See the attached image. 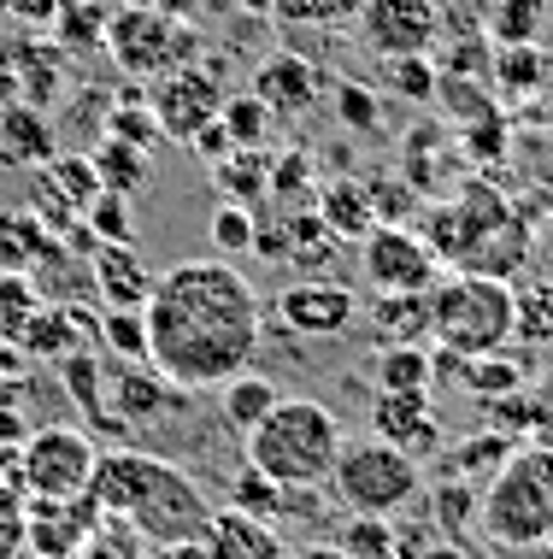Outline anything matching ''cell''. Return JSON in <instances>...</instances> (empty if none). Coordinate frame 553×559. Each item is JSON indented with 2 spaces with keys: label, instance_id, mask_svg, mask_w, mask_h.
Segmentation results:
<instances>
[{
  "label": "cell",
  "instance_id": "obj_1",
  "mask_svg": "<svg viewBox=\"0 0 553 559\" xmlns=\"http://www.w3.org/2000/svg\"><path fill=\"white\" fill-rule=\"evenodd\" d=\"M147 319V366L183 395H206L230 377L253 371L265 336V307L253 283L230 260H183L154 277L142 307Z\"/></svg>",
  "mask_w": 553,
  "mask_h": 559
},
{
  "label": "cell",
  "instance_id": "obj_2",
  "mask_svg": "<svg viewBox=\"0 0 553 559\" xmlns=\"http://www.w3.org/2000/svg\"><path fill=\"white\" fill-rule=\"evenodd\" d=\"M88 501L100 507V519H130V531L147 536L154 548H177V542H201L213 501L201 495L183 465L159 460L142 448H112L95 460V483H88Z\"/></svg>",
  "mask_w": 553,
  "mask_h": 559
},
{
  "label": "cell",
  "instance_id": "obj_3",
  "mask_svg": "<svg viewBox=\"0 0 553 559\" xmlns=\"http://www.w3.org/2000/svg\"><path fill=\"white\" fill-rule=\"evenodd\" d=\"M341 418L312 395H282L272 413L242 436V453L260 477L282 489H330V472L341 460Z\"/></svg>",
  "mask_w": 553,
  "mask_h": 559
},
{
  "label": "cell",
  "instance_id": "obj_4",
  "mask_svg": "<svg viewBox=\"0 0 553 559\" xmlns=\"http://www.w3.org/2000/svg\"><path fill=\"white\" fill-rule=\"evenodd\" d=\"M477 531L495 548L536 554L553 542V448L518 442L477 495Z\"/></svg>",
  "mask_w": 553,
  "mask_h": 559
},
{
  "label": "cell",
  "instance_id": "obj_5",
  "mask_svg": "<svg viewBox=\"0 0 553 559\" xmlns=\"http://www.w3.org/2000/svg\"><path fill=\"white\" fill-rule=\"evenodd\" d=\"M518 336V289L501 277H477V271H442L430 289V342L436 354L477 359L501 354Z\"/></svg>",
  "mask_w": 553,
  "mask_h": 559
},
{
  "label": "cell",
  "instance_id": "obj_6",
  "mask_svg": "<svg viewBox=\"0 0 553 559\" xmlns=\"http://www.w3.org/2000/svg\"><path fill=\"white\" fill-rule=\"evenodd\" d=\"M330 495L353 519H400L418 495H424V465L412 453L360 436V442H341V460L330 472Z\"/></svg>",
  "mask_w": 553,
  "mask_h": 559
},
{
  "label": "cell",
  "instance_id": "obj_7",
  "mask_svg": "<svg viewBox=\"0 0 553 559\" xmlns=\"http://www.w3.org/2000/svg\"><path fill=\"white\" fill-rule=\"evenodd\" d=\"M95 436L83 425H41L24 430L19 453H12V483L24 489V501H77L95 483Z\"/></svg>",
  "mask_w": 553,
  "mask_h": 559
},
{
  "label": "cell",
  "instance_id": "obj_8",
  "mask_svg": "<svg viewBox=\"0 0 553 559\" xmlns=\"http://www.w3.org/2000/svg\"><path fill=\"white\" fill-rule=\"evenodd\" d=\"M100 48H107L130 78L154 83V78H166V71L189 66L201 41H194V29L183 19H171V12H159V7H118Z\"/></svg>",
  "mask_w": 553,
  "mask_h": 559
},
{
  "label": "cell",
  "instance_id": "obj_9",
  "mask_svg": "<svg viewBox=\"0 0 553 559\" xmlns=\"http://www.w3.org/2000/svg\"><path fill=\"white\" fill-rule=\"evenodd\" d=\"M360 277L371 295H430L442 277V253L407 224H371L360 236Z\"/></svg>",
  "mask_w": 553,
  "mask_h": 559
},
{
  "label": "cell",
  "instance_id": "obj_10",
  "mask_svg": "<svg viewBox=\"0 0 553 559\" xmlns=\"http://www.w3.org/2000/svg\"><path fill=\"white\" fill-rule=\"evenodd\" d=\"M277 324L289 336H306V342H336L360 324V295L348 289L341 277H294L282 283L277 300H272Z\"/></svg>",
  "mask_w": 553,
  "mask_h": 559
},
{
  "label": "cell",
  "instance_id": "obj_11",
  "mask_svg": "<svg viewBox=\"0 0 553 559\" xmlns=\"http://www.w3.org/2000/svg\"><path fill=\"white\" fill-rule=\"evenodd\" d=\"M224 83L213 78L206 66H177L166 78H154V100H147V112H154L159 135H171V142H194L213 118L224 112Z\"/></svg>",
  "mask_w": 553,
  "mask_h": 559
},
{
  "label": "cell",
  "instance_id": "obj_12",
  "mask_svg": "<svg viewBox=\"0 0 553 559\" xmlns=\"http://www.w3.org/2000/svg\"><path fill=\"white\" fill-rule=\"evenodd\" d=\"M353 24H360V41L377 59L430 53V48H436V36H442L436 0H360Z\"/></svg>",
  "mask_w": 553,
  "mask_h": 559
},
{
  "label": "cell",
  "instance_id": "obj_13",
  "mask_svg": "<svg viewBox=\"0 0 553 559\" xmlns=\"http://www.w3.org/2000/svg\"><path fill=\"white\" fill-rule=\"evenodd\" d=\"M100 507L77 495V501H29V531L24 548L36 559H83V548L100 536Z\"/></svg>",
  "mask_w": 553,
  "mask_h": 559
},
{
  "label": "cell",
  "instance_id": "obj_14",
  "mask_svg": "<svg viewBox=\"0 0 553 559\" xmlns=\"http://www.w3.org/2000/svg\"><path fill=\"white\" fill-rule=\"evenodd\" d=\"M371 436L412 453L418 465L442 453V418L430 406V395H371Z\"/></svg>",
  "mask_w": 553,
  "mask_h": 559
},
{
  "label": "cell",
  "instance_id": "obj_15",
  "mask_svg": "<svg viewBox=\"0 0 553 559\" xmlns=\"http://www.w3.org/2000/svg\"><path fill=\"white\" fill-rule=\"evenodd\" d=\"M88 277L100 289V307L107 312H142L147 295H154V271L130 241H95L88 253Z\"/></svg>",
  "mask_w": 553,
  "mask_h": 559
},
{
  "label": "cell",
  "instance_id": "obj_16",
  "mask_svg": "<svg viewBox=\"0 0 553 559\" xmlns=\"http://www.w3.org/2000/svg\"><path fill=\"white\" fill-rule=\"evenodd\" d=\"M201 548L206 559H289V542L277 536L272 519H253V512H236V507H213Z\"/></svg>",
  "mask_w": 553,
  "mask_h": 559
},
{
  "label": "cell",
  "instance_id": "obj_17",
  "mask_svg": "<svg viewBox=\"0 0 553 559\" xmlns=\"http://www.w3.org/2000/svg\"><path fill=\"white\" fill-rule=\"evenodd\" d=\"M107 383H112L107 425H154V418H166L171 401L183 395V389H171L154 366H112ZM107 425H100V430H107Z\"/></svg>",
  "mask_w": 553,
  "mask_h": 559
},
{
  "label": "cell",
  "instance_id": "obj_18",
  "mask_svg": "<svg viewBox=\"0 0 553 559\" xmlns=\"http://www.w3.org/2000/svg\"><path fill=\"white\" fill-rule=\"evenodd\" d=\"M53 154H59V142H53L48 112L29 107V100H19V107H0V159L41 171V165H48Z\"/></svg>",
  "mask_w": 553,
  "mask_h": 559
},
{
  "label": "cell",
  "instance_id": "obj_19",
  "mask_svg": "<svg viewBox=\"0 0 553 559\" xmlns=\"http://www.w3.org/2000/svg\"><path fill=\"white\" fill-rule=\"evenodd\" d=\"M371 383H377V395H430L436 354L424 342H383L371 359Z\"/></svg>",
  "mask_w": 553,
  "mask_h": 559
},
{
  "label": "cell",
  "instance_id": "obj_20",
  "mask_svg": "<svg viewBox=\"0 0 553 559\" xmlns=\"http://www.w3.org/2000/svg\"><path fill=\"white\" fill-rule=\"evenodd\" d=\"M436 366L466 377V389L477 401H506V395H518V389H530V366H525V359H513L506 347H501V354H477V359L436 354Z\"/></svg>",
  "mask_w": 553,
  "mask_h": 559
},
{
  "label": "cell",
  "instance_id": "obj_21",
  "mask_svg": "<svg viewBox=\"0 0 553 559\" xmlns=\"http://www.w3.org/2000/svg\"><path fill=\"white\" fill-rule=\"evenodd\" d=\"M253 95H260L277 118H301V112L312 107V95H318V78H312L306 59L277 53V59H265V71H260V83H253Z\"/></svg>",
  "mask_w": 553,
  "mask_h": 559
},
{
  "label": "cell",
  "instance_id": "obj_22",
  "mask_svg": "<svg viewBox=\"0 0 553 559\" xmlns=\"http://www.w3.org/2000/svg\"><path fill=\"white\" fill-rule=\"evenodd\" d=\"M312 213L324 218V230L336 241H360L371 224H377V201H371V183H353V177H336L330 189L312 201Z\"/></svg>",
  "mask_w": 553,
  "mask_h": 559
},
{
  "label": "cell",
  "instance_id": "obj_23",
  "mask_svg": "<svg viewBox=\"0 0 553 559\" xmlns=\"http://www.w3.org/2000/svg\"><path fill=\"white\" fill-rule=\"evenodd\" d=\"M277 401L282 395H277V383L265 371H242V377H230V383H218V413L236 436H248Z\"/></svg>",
  "mask_w": 553,
  "mask_h": 559
},
{
  "label": "cell",
  "instance_id": "obj_24",
  "mask_svg": "<svg viewBox=\"0 0 553 559\" xmlns=\"http://www.w3.org/2000/svg\"><path fill=\"white\" fill-rule=\"evenodd\" d=\"M360 312L383 342H430V295H371Z\"/></svg>",
  "mask_w": 553,
  "mask_h": 559
},
{
  "label": "cell",
  "instance_id": "obj_25",
  "mask_svg": "<svg viewBox=\"0 0 553 559\" xmlns=\"http://www.w3.org/2000/svg\"><path fill=\"white\" fill-rule=\"evenodd\" d=\"M88 159H95V177H100V189H107V194H136L147 177H154V147L118 142V135H107Z\"/></svg>",
  "mask_w": 553,
  "mask_h": 559
},
{
  "label": "cell",
  "instance_id": "obj_26",
  "mask_svg": "<svg viewBox=\"0 0 553 559\" xmlns=\"http://www.w3.org/2000/svg\"><path fill=\"white\" fill-rule=\"evenodd\" d=\"M513 448H518L513 436H501V430H477L471 442H459L454 453H447V465H454V483H471V489H483V483L501 472V460H506Z\"/></svg>",
  "mask_w": 553,
  "mask_h": 559
},
{
  "label": "cell",
  "instance_id": "obj_27",
  "mask_svg": "<svg viewBox=\"0 0 553 559\" xmlns=\"http://www.w3.org/2000/svg\"><path fill=\"white\" fill-rule=\"evenodd\" d=\"M224 507H236V512H253V519H282V512L294 507V489H282V483L272 477H260L253 465H242V472L230 477V495H224Z\"/></svg>",
  "mask_w": 553,
  "mask_h": 559
},
{
  "label": "cell",
  "instance_id": "obj_28",
  "mask_svg": "<svg viewBox=\"0 0 553 559\" xmlns=\"http://www.w3.org/2000/svg\"><path fill=\"white\" fill-rule=\"evenodd\" d=\"M336 548L348 559H412L407 548H400L395 519H353V512H348V524H341Z\"/></svg>",
  "mask_w": 553,
  "mask_h": 559
},
{
  "label": "cell",
  "instance_id": "obj_29",
  "mask_svg": "<svg viewBox=\"0 0 553 559\" xmlns=\"http://www.w3.org/2000/svg\"><path fill=\"white\" fill-rule=\"evenodd\" d=\"M19 342L29 347V354H41V359H71V347H83L77 312H71V307H41L36 319L24 324Z\"/></svg>",
  "mask_w": 553,
  "mask_h": 559
},
{
  "label": "cell",
  "instance_id": "obj_30",
  "mask_svg": "<svg viewBox=\"0 0 553 559\" xmlns=\"http://www.w3.org/2000/svg\"><path fill=\"white\" fill-rule=\"evenodd\" d=\"M542 19H548V0H495L489 7V36H495V48H525V41L542 36Z\"/></svg>",
  "mask_w": 553,
  "mask_h": 559
},
{
  "label": "cell",
  "instance_id": "obj_31",
  "mask_svg": "<svg viewBox=\"0 0 553 559\" xmlns=\"http://www.w3.org/2000/svg\"><path fill=\"white\" fill-rule=\"evenodd\" d=\"M48 307L36 289V277H24V271H0V342H19L24 324L36 319V312Z\"/></svg>",
  "mask_w": 553,
  "mask_h": 559
},
{
  "label": "cell",
  "instance_id": "obj_32",
  "mask_svg": "<svg viewBox=\"0 0 553 559\" xmlns=\"http://www.w3.org/2000/svg\"><path fill=\"white\" fill-rule=\"evenodd\" d=\"M495 83L501 95H536L548 83V53L525 41V48H495Z\"/></svg>",
  "mask_w": 553,
  "mask_h": 559
},
{
  "label": "cell",
  "instance_id": "obj_33",
  "mask_svg": "<svg viewBox=\"0 0 553 559\" xmlns=\"http://www.w3.org/2000/svg\"><path fill=\"white\" fill-rule=\"evenodd\" d=\"M95 336L118 366H147V319L142 312H100Z\"/></svg>",
  "mask_w": 553,
  "mask_h": 559
},
{
  "label": "cell",
  "instance_id": "obj_34",
  "mask_svg": "<svg viewBox=\"0 0 553 559\" xmlns=\"http://www.w3.org/2000/svg\"><path fill=\"white\" fill-rule=\"evenodd\" d=\"M218 183L236 194V201H253V194H265L272 183V159H265V147H236V154L218 159Z\"/></svg>",
  "mask_w": 553,
  "mask_h": 559
},
{
  "label": "cell",
  "instance_id": "obj_35",
  "mask_svg": "<svg viewBox=\"0 0 553 559\" xmlns=\"http://www.w3.org/2000/svg\"><path fill=\"white\" fill-rule=\"evenodd\" d=\"M265 189H272L289 213H312V201H318V189H312V159L306 154H282L272 165V183Z\"/></svg>",
  "mask_w": 553,
  "mask_h": 559
},
{
  "label": "cell",
  "instance_id": "obj_36",
  "mask_svg": "<svg viewBox=\"0 0 553 559\" xmlns=\"http://www.w3.org/2000/svg\"><path fill=\"white\" fill-rule=\"evenodd\" d=\"M53 19H59V41H77V48H100V41H107L112 12L100 7V0H65V7L53 12Z\"/></svg>",
  "mask_w": 553,
  "mask_h": 559
},
{
  "label": "cell",
  "instance_id": "obj_37",
  "mask_svg": "<svg viewBox=\"0 0 553 559\" xmlns=\"http://www.w3.org/2000/svg\"><path fill=\"white\" fill-rule=\"evenodd\" d=\"M383 83L407 100H436L442 71L430 66V53H407V59H383Z\"/></svg>",
  "mask_w": 553,
  "mask_h": 559
},
{
  "label": "cell",
  "instance_id": "obj_38",
  "mask_svg": "<svg viewBox=\"0 0 553 559\" xmlns=\"http://www.w3.org/2000/svg\"><path fill=\"white\" fill-rule=\"evenodd\" d=\"M224 130H230V142L236 147H260L265 142V130H272V107H265L260 95H236V100H224Z\"/></svg>",
  "mask_w": 553,
  "mask_h": 559
},
{
  "label": "cell",
  "instance_id": "obj_39",
  "mask_svg": "<svg viewBox=\"0 0 553 559\" xmlns=\"http://www.w3.org/2000/svg\"><path fill=\"white\" fill-rule=\"evenodd\" d=\"M253 230H260V218H253L242 201H224L218 213H213V248H218V260H230V253H253Z\"/></svg>",
  "mask_w": 553,
  "mask_h": 559
},
{
  "label": "cell",
  "instance_id": "obj_40",
  "mask_svg": "<svg viewBox=\"0 0 553 559\" xmlns=\"http://www.w3.org/2000/svg\"><path fill=\"white\" fill-rule=\"evenodd\" d=\"M24 531H29V501L12 477H0V559L24 554Z\"/></svg>",
  "mask_w": 553,
  "mask_h": 559
},
{
  "label": "cell",
  "instance_id": "obj_41",
  "mask_svg": "<svg viewBox=\"0 0 553 559\" xmlns=\"http://www.w3.org/2000/svg\"><path fill=\"white\" fill-rule=\"evenodd\" d=\"M477 495L483 489H471V483H442L436 501H430V524L436 531H466V524H477Z\"/></svg>",
  "mask_w": 553,
  "mask_h": 559
},
{
  "label": "cell",
  "instance_id": "obj_42",
  "mask_svg": "<svg viewBox=\"0 0 553 559\" xmlns=\"http://www.w3.org/2000/svg\"><path fill=\"white\" fill-rule=\"evenodd\" d=\"M83 230L95 236V241H130V206H124V194L100 189L95 201H88V213H83Z\"/></svg>",
  "mask_w": 553,
  "mask_h": 559
},
{
  "label": "cell",
  "instance_id": "obj_43",
  "mask_svg": "<svg viewBox=\"0 0 553 559\" xmlns=\"http://www.w3.org/2000/svg\"><path fill=\"white\" fill-rule=\"evenodd\" d=\"M282 24H341L360 12V0H272Z\"/></svg>",
  "mask_w": 553,
  "mask_h": 559
},
{
  "label": "cell",
  "instance_id": "obj_44",
  "mask_svg": "<svg viewBox=\"0 0 553 559\" xmlns=\"http://www.w3.org/2000/svg\"><path fill=\"white\" fill-rule=\"evenodd\" d=\"M336 118L348 130H377L383 124V107H377V95H371L365 83H336Z\"/></svg>",
  "mask_w": 553,
  "mask_h": 559
},
{
  "label": "cell",
  "instance_id": "obj_45",
  "mask_svg": "<svg viewBox=\"0 0 553 559\" xmlns=\"http://www.w3.org/2000/svg\"><path fill=\"white\" fill-rule=\"evenodd\" d=\"M107 135H118V142H136V147H154L159 142V124H154V112H147V100H130V107H112L107 112Z\"/></svg>",
  "mask_w": 553,
  "mask_h": 559
},
{
  "label": "cell",
  "instance_id": "obj_46",
  "mask_svg": "<svg viewBox=\"0 0 553 559\" xmlns=\"http://www.w3.org/2000/svg\"><path fill=\"white\" fill-rule=\"evenodd\" d=\"M525 406H530V442L553 448V377L525 389Z\"/></svg>",
  "mask_w": 553,
  "mask_h": 559
},
{
  "label": "cell",
  "instance_id": "obj_47",
  "mask_svg": "<svg viewBox=\"0 0 553 559\" xmlns=\"http://www.w3.org/2000/svg\"><path fill=\"white\" fill-rule=\"evenodd\" d=\"M189 147H194V154H201V159H213V165H218L224 154H236V142H230V130H224V118H213V124H206L201 135H194Z\"/></svg>",
  "mask_w": 553,
  "mask_h": 559
},
{
  "label": "cell",
  "instance_id": "obj_48",
  "mask_svg": "<svg viewBox=\"0 0 553 559\" xmlns=\"http://www.w3.org/2000/svg\"><path fill=\"white\" fill-rule=\"evenodd\" d=\"M418 559H466V548H459L454 536H436V542H430V548L418 554Z\"/></svg>",
  "mask_w": 553,
  "mask_h": 559
},
{
  "label": "cell",
  "instance_id": "obj_49",
  "mask_svg": "<svg viewBox=\"0 0 553 559\" xmlns=\"http://www.w3.org/2000/svg\"><path fill=\"white\" fill-rule=\"evenodd\" d=\"M289 559H348L336 542H312V548H289Z\"/></svg>",
  "mask_w": 553,
  "mask_h": 559
},
{
  "label": "cell",
  "instance_id": "obj_50",
  "mask_svg": "<svg viewBox=\"0 0 553 559\" xmlns=\"http://www.w3.org/2000/svg\"><path fill=\"white\" fill-rule=\"evenodd\" d=\"M536 554H542V559H553V542H542V548H536Z\"/></svg>",
  "mask_w": 553,
  "mask_h": 559
}]
</instances>
